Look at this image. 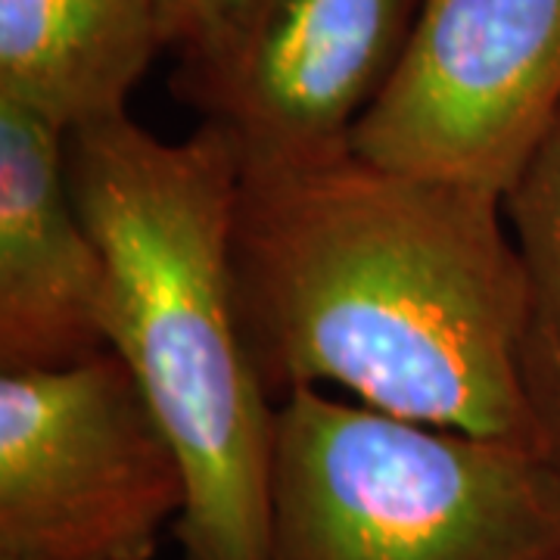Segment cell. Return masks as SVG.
I'll use <instances>...</instances> for the list:
<instances>
[{"mask_svg":"<svg viewBox=\"0 0 560 560\" xmlns=\"http://www.w3.org/2000/svg\"><path fill=\"white\" fill-rule=\"evenodd\" d=\"M231 265L243 342L275 401L334 383L393 418L541 452L499 194L355 153L243 172Z\"/></svg>","mask_w":560,"mask_h":560,"instance_id":"cell-1","label":"cell"},{"mask_svg":"<svg viewBox=\"0 0 560 560\" xmlns=\"http://www.w3.org/2000/svg\"><path fill=\"white\" fill-rule=\"evenodd\" d=\"M560 106V0H423L352 153L504 197Z\"/></svg>","mask_w":560,"mask_h":560,"instance_id":"cell-6","label":"cell"},{"mask_svg":"<svg viewBox=\"0 0 560 560\" xmlns=\"http://www.w3.org/2000/svg\"><path fill=\"white\" fill-rule=\"evenodd\" d=\"M268 560H560V467L296 389L278 401Z\"/></svg>","mask_w":560,"mask_h":560,"instance_id":"cell-3","label":"cell"},{"mask_svg":"<svg viewBox=\"0 0 560 560\" xmlns=\"http://www.w3.org/2000/svg\"><path fill=\"white\" fill-rule=\"evenodd\" d=\"M234 0H162V38L175 54L197 40L224 16Z\"/></svg>","mask_w":560,"mask_h":560,"instance_id":"cell-10","label":"cell"},{"mask_svg":"<svg viewBox=\"0 0 560 560\" xmlns=\"http://www.w3.org/2000/svg\"><path fill=\"white\" fill-rule=\"evenodd\" d=\"M162 47V0H0V97L72 131L128 113Z\"/></svg>","mask_w":560,"mask_h":560,"instance_id":"cell-8","label":"cell"},{"mask_svg":"<svg viewBox=\"0 0 560 560\" xmlns=\"http://www.w3.org/2000/svg\"><path fill=\"white\" fill-rule=\"evenodd\" d=\"M184 470L113 352L0 374V560H153Z\"/></svg>","mask_w":560,"mask_h":560,"instance_id":"cell-4","label":"cell"},{"mask_svg":"<svg viewBox=\"0 0 560 560\" xmlns=\"http://www.w3.org/2000/svg\"><path fill=\"white\" fill-rule=\"evenodd\" d=\"M66 168L109 265V349L184 470L180 560H268L278 401L237 318L234 150L202 121L162 140L121 113L72 128Z\"/></svg>","mask_w":560,"mask_h":560,"instance_id":"cell-2","label":"cell"},{"mask_svg":"<svg viewBox=\"0 0 560 560\" xmlns=\"http://www.w3.org/2000/svg\"><path fill=\"white\" fill-rule=\"evenodd\" d=\"M66 135L0 97V371L109 349V265L72 194Z\"/></svg>","mask_w":560,"mask_h":560,"instance_id":"cell-7","label":"cell"},{"mask_svg":"<svg viewBox=\"0 0 560 560\" xmlns=\"http://www.w3.org/2000/svg\"><path fill=\"white\" fill-rule=\"evenodd\" d=\"M423 0H234L178 50L172 91L243 172L320 165L393 79Z\"/></svg>","mask_w":560,"mask_h":560,"instance_id":"cell-5","label":"cell"},{"mask_svg":"<svg viewBox=\"0 0 560 560\" xmlns=\"http://www.w3.org/2000/svg\"><path fill=\"white\" fill-rule=\"evenodd\" d=\"M501 202L523 271V396L541 455L560 467V106Z\"/></svg>","mask_w":560,"mask_h":560,"instance_id":"cell-9","label":"cell"}]
</instances>
